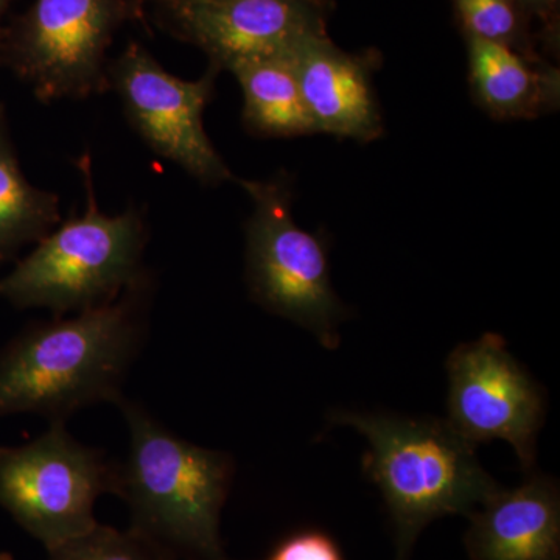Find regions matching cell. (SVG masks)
<instances>
[{"label":"cell","instance_id":"1","mask_svg":"<svg viewBox=\"0 0 560 560\" xmlns=\"http://www.w3.org/2000/svg\"><path fill=\"white\" fill-rule=\"evenodd\" d=\"M151 296L145 270L116 301L18 335L0 352V418L36 412L51 422L101 401L117 404L145 338Z\"/></svg>","mask_w":560,"mask_h":560},{"label":"cell","instance_id":"2","mask_svg":"<svg viewBox=\"0 0 560 560\" xmlns=\"http://www.w3.org/2000/svg\"><path fill=\"white\" fill-rule=\"evenodd\" d=\"M117 405L130 431L117 490L130 528L175 560H231L220 534L235 471L230 453L180 440L136 401Z\"/></svg>","mask_w":560,"mask_h":560},{"label":"cell","instance_id":"3","mask_svg":"<svg viewBox=\"0 0 560 560\" xmlns=\"http://www.w3.org/2000/svg\"><path fill=\"white\" fill-rule=\"evenodd\" d=\"M331 425L352 427L370 448L363 474L381 490L393 523L396 560H410L420 533L445 515H469L500 489L475 445L447 420L335 410Z\"/></svg>","mask_w":560,"mask_h":560},{"label":"cell","instance_id":"4","mask_svg":"<svg viewBox=\"0 0 560 560\" xmlns=\"http://www.w3.org/2000/svg\"><path fill=\"white\" fill-rule=\"evenodd\" d=\"M86 189L83 215L72 217L40 238L38 246L0 279V298L18 308L44 307L55 318L116 301L142 275L149 242L139 209L106 215L92 184L90 153L77 160Z\"/></svg>","mask_w":560,"mask_h":560},{"label":"cell","instance_id":"5","mask_svg":"<svg viewBox=\"0 0 560 560\" xmlns=\"http://www.w3.org/2000/svg\"><path fill=\"white\" fill-rule=\"evenodd\" d=\"M253 201L246 223V282L265 311L311 331L329 350L340 346L338 327L349 311L335 293L327 248L293 217L290 176L238 179Z\"/></svg>","mask_w":560,"mask_h":560},{"label":"cell","instance_id":"6","mask_svg":"<svg viewBox=\"0 0 560 560\" xmlns=\"http://www.w3.org/2000/svg\"><path fill=\"white\" fill-rule=\"evenodd\" d=\"M120 464L51 420L38 440L0 447V506L47 551L97 525L95 501L119 490Z\"/></svg>","mask_w":560,"mask_h":560},{"label":"cell","instance_id":"7","mask_svg":"<svg viewBox=\"0 0 560 560\" xmlns=\"http://www.w3.org/2000/svg\"><path fill=\"white\" fill-rule=\"evenodd\" d=\"M140 0H35L7 43L5 61L39 102L83 101L109 90L106 51Z\"/></svg>","mask_w":560,"mask_h":560},{"label":"cell","instance_id":"8","mask_svg":"<svg viewBox=\"0 0 560 560\" xmlns=\"http://www.w3.org/2000/svg\"><path fill=\"white\" fill-rule=\"evenodd\" d=\"M220 72L209 65L201 79L180 80L138 43L128 44L106 68L109 88L119 94L127 119L140 139L205 186L234 179L202 121Z\"/></svg>","mask_w":560,"mask_h":560},{"label":"cell","instance_id":"9","mask_svg":"<svg viewBox=\"0 0 560 560\" xmlns=\"http://www.w3.org/2000/svg\"><path fill=\"white\" fill-rule=\"evenodd\" d=\"M447 422L477 447L506 441L523 470L536 467L537 436L547 415L544 388L512 357L501 335L463 342L445 360Z\"/></svg>","mask_w":560,"mask_h":560},{"label":"cell","instance_id":"10","mask_svg":"<svg viewBox=\"0 0 560 560\" xmlns=\"http://www.w3.org/2000/svg\"><path fill=\"white\" fill-rule=\"evenodd\" d=\"M158 24L205 51L220 70L289 54L301 40L326 35L330 0H209L147 3Z\"/></svg>","mask_w":560,"mask_h":560},{"label":"cell","instance_id":"11","mask_svg":"<svg viewBox=\"0 0 560 560\" xmlns=\"http://www.w3.org/2000/svg\"><path fill=\"white\" fill-rule=\"evenodd\" d=\"M289 57L316 132L360 142L381 138L382 110L372 84L377 51L350 54L326 33L301 40Z\"/></svg>","mask_w":560,"mask_h":560},{"label":"cell","instance_id":"12","mask_svg":"<svg viewBox=\"0 0 560 560\" xmlns=\"http://www.w3.org/2000/svg\"><path fill=\"white\" fill-rule=\"evenodd\" d=\"M467 517L470 560H560V492L550 475L528 471L521 486L500 488Z\"/></svg>","mask_w":560,"mask_h":560},{"label":"cell","instance_id":"13","mask_svg":"<svg viewBox=\"0 0 560 560\" xmlns=\"http://www.w3.org/2000/svg\"><path fill=\"white\" fill-rule=\"evenodd\" d=\"M471 92L495 119H534L559 103V70L518 51L466 38Z\"/></svg>","mask_w":560,"mask_h":560},{"label":"cell","instance_id":"14","mask_svg":"<svg viewBox=\"0 0 560 560\" xmlns=\"http://www.w3.org/2000/svg\"><path fill=\"white\" fill-rule=\"evenodd\" d=\"M243 91V124L264 138L316 132L289 54L242 62L231 69Z\"/></svg>","mask_w":560,"mask_h":560},{"label":"cell","instance_id":"15","mask_svg":"<svg viewBox=\"0 0 560 560\" xmlns=\"http://www.w3.org/2000/svg\"><path fill=\"white\" fill-rule=\"evenodd\" d=\"M60 221V198L25 179L0 103V264L46 237Z\"/></svg>","mask_w":560,"mask_h":560},{"label":"cell","instance_id":"16","mask_svg":"<svg viewBox=\"0 0 560 560\" xmlns=\"http://www.w3.org/2000/svg\"><path fill=\"white\" fill-rule=\"evenodd\" d=\"M452 3L466 38L510 47L529 60H544L537 51V36L530 31L533 16L517 0H452Z\"/></svg>","mask_w":560,"mask_h":560},{"label":"cell","instance_id":"17","mask_svg":"<svg viewBox=\"0 0 560 560\" xmlns=\"http://www.w3.org/2000/svg\"><path fill=\"white\" fill-rule=\"evenodd\" d=\"M49 560H175L156 544L136 533L92 526L49 551Z\"/></svg>","mask_w":560,"mask_h":560},{"label":"cell","instance_id":"18","mask_svg":"<svg viewBox=\"0 0 560 560\" xmlns=\"http://www.w3.org/2000/svg\"><path fill=\"white\" fill-rule=\"evenodd\" d=\"M265 560H346L338 541L318 528L294 530L271 548Z\"/></svg>","mask_w":560,"mask_h":560},{"label":"cell","instance_id":"19","mask_svg":"<svg viewBox=\"0 0 560 560\" xmlns=\"http://www.w3.org/2000/svg\"><path fill=\"white\" fill-rule=\"evenodd\" d=\"M518 3L528 11L530 16H537L544 21V43L550 46V49L558 47L559 40V0H517Z\"/></svg>","mask_w":560,"mask_h":560},{"label":"cell","instance_id":"20","mask_svg":"<svg viewBox=\"0 0 560 560\" xmlns=\"http://www.w3.org/2000/svg\"><path fill=\"white\" fill-rule=\"evenodd\" d=\"M140 2L145 7L147 3L158 2V0H140ZM172 2H209V0H172Z\"/></svg>","mask_w":560,"mask_h":560},{"label":"cell","instance_id":"21","mask_svg":"<svg viewBox=\"0 0 560 560\" xmlns=\"http://www.w3.org/2000/svg\"><path fill=\"white\" fill-rule=\"evenodd\" d=\"M0 560H14L9 552H0Z\"/></svg>","mask_w":560,"mask_h":560},{"label":"cell","instance_id":"22","mask_svg":"<svg viewBox=\"0 0 560 560\" xmlns=\"http://www.w3.org/2000/svg\"><path fill=\"white\" fill-rule=\"evenodd\" d=\"M7 3H9V0H0V14L5 10Z\"/></svg>","mask_w":560,"mask_h":560}]
</instances>
